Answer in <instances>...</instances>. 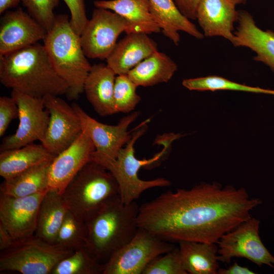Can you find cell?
<instances>
[{"instance_id": "4dcf8cb0", "label": "cell", "mask_w": 274, "mask_h": 274, "mask_svg": "<svg viewBox=\"0 0 274 274\" xmlns=\"http://www.w3.org/2000/svg\"><path fill=\"white\" fill-rule=\"evenodd\" d=\"M138 87L128 75L116 76L114 90L116 113H129L134 109L141 99L136 92Z\"/></svg>"}, {"instance_id": "2e32d148", "label": "cell", "mask_w": 274, "mask_h": 274, "mask_svg": "<svg viewBox=\"0 0 274 274\" xmlns=\"http://www.w3.org/2000/svg\"><path fill=\"white\" fill-rule=\"evenodd\" d=\"M95 151L90 138L82 130L77 139L56 156L49 172L48 189L62 194L68 183L89 161Z\"/></svg>"}, {"instance_id": "e0dca14e", "label": "cell", "mask_w": 274, "mask_h": 274, "mask_svg": "<svg viewBox=\"0 0 274 274\" xmlns=\"http://www.w3.org/2000/svg\"><path fill=\"white\" fill-rule=\"evenodd\" d=\"M231 0H201L198 6L196 19L204 36H219L232 44L235 40L234 23L238 11Z\"/></svg>"}, {"instance_id": "d6a6232c", "label": "cell", "mask_w": 274, "mask_h": 274, "mask_svg": "<svg viewBox=\"0 0 274 274\" xmlns=\"http://www.w3.org/2000/svg\"><path fill=\"white\" fill-rule=\"evenodd\" d=\"M28 13L47 31L52 27L56 15L54 9L58 6L59 0H22Z\"/></svg>"}, {"instance_id": "ab89813d", "label": "cell", "mask_w": 274, "mask_h": 274, "mask_svg": "<svg viewBox=\"0 0 274 274\" xmlns=\"http://www.w3.org/2000/svg\"><path fill=\"white\" fill-rule=\"evenodd\" d=\"M235 5L243 4L245 3L247 0H231Z\"/></svg>"}, {"instance_id": "6da1fadb", "label": "cell", "mask_w": 274, "mask_h": 274, "mask_svg": "<svg viewBox=\"0 0 274 274\" xmlns=\"http://www.w3.org/2000/svg\"><path fill=\"white\" fill-rule=\"evenodd\" d=\"M261 203L244 188L201 183L190 189L161 194L139 207L138 225L169 242L217 244L252 217Z\"/></svg>"}, {"instance_id": "74e56055", "label": "cell", "mask_w": 274, "mask_h": 274, "mask_svg": "<svg viewBox=\"0 0 274 274\" xmlns=\"http://www.w3.org/2000/svg\"><path fill=\"white\" fill-rule=\"evenodd\" d=\"M14 240L4 227L0 223V250L1 251L8 249L13 243Z\"/></svg>"}, {"instance_id": "484cf974", "label": "cell", "mask_w": 274, "mask_h": 274, "mask_svg": "<svg viewBox=\"0 0 274 274\" xmlns=\"http://www.w3.org/2000/svg\"><path fill=\"white\" fill-rule=\"evenodd\" d=\"M177 70L178 65L174 61L157 50L139 63L127 75L138 87H148L168 82Z\"/></svg>"}, {"instance_id": "836d02e7", "label": "cell", "mask_w": 274, "mask_h": 274, "mask_svg": "<svg viewBox=\"0 0 274 274\" xmlns=\"http://www.w3.org/2000/svg\"><path fill=\"white\" fill-rule=\"evenodd\" d=\"M71 13L70 24L75 32L81 35L88 19L86 14L84 0H63Z\"/></svg>"}, {"instance_id": "d4e9b609", "label": "cell", "mask_w": 274, "mask_h": 274, "mask_svg": "<svg viewBox=\"0 0 274 274\" xmlns=\"http://www.w3.org/2000/svg\"><path fill=\"white\" fill-rule=\"evenodd\" d=\"M178 243L182 263L187 273H217L219 265L217 244L190 241Z\"/></svg>"}, {"instance_id": "8d00e7d4", "label": "cell", "mask_w": 274, "mask_h": 274, "mask_svg": "<svg viewBox=\"0 0 274 274\" xmlns=\"http://www.w3.org/2000/svg\"><path fill=\"white\" fill-rule=\"evenodd\" d=\"M218 274H254V271L250 269L247 266H243L238 265L235 262L229 267L223 268H219Z\"/></svg>"}, {"instance_id": "8fae6325", "label": "cell", "mask_w": 274, "mask_h": 274, "mask_svg": "<svg viewBox=\"0 0 274 274\" xmlns=\"http://www.w3.org/2000/svg\"><path fill=\"white\" fill-rule=\"evenodd\" d=\"M11 96L19 110L18 127L13 134L5 137L1 151L19 148L44 139L49 121V113L46 109L44 97L31 96L12 90Z\"/></svg>"}, {"instance_id": "d590c367", "label": "cell", "mask_w": 274, "mask_h": 274, "mask_svg": "<svg viewBox=\"0 0 274 274\" xmlns=\"http://www.w3.org/2000/svg\"><path fill=\"white\" fill-rule=\"evenodd\" d=\"M201 0H174L180 12L189 20H195L198 6Z\"/></svg>"}, {"instance_id": "7a4b0ae2", "label": "cell", "mask_w": 274, "mask_h": 274, "mask_svg": "<svg viewBox=\"0 0 274 274\" xmlns=\"http://www.w3.org/2000/svg\"><path fill=\"white\" fill-rule=\"evenodd\" d=\"M0 81L12 90L36 97L66 95L68 91L44 45L39 43L0 56Z\"/></svg>"}, {"instance_id": "30bf717a", "label": "cell", "mask_w": 274, "mask_h": 274, "mask_svg": "<svg viewBox=\"0 0 274 274\" xmlns=\"http://www.w3.org/2000/svg\"><path fill=\"white\" fill-rule=\"evenodd\" d=\"M72 106L80 118L83 131L94 145L95 151L92 160L98 163L115 160L121 149L131 139L133 130L128 131V128L140 113L134 112L123 117L118 124L111 125L92 118L76 103Z\"/></svg>"}, {"instance_id": "ac0fdd59", "label": "cell", "mask_w": 274, "mask_h": 274, "mask_svg": "<svg viewBox=\"0 0 274 274\" xmlns=\"http://www.w3.org/2000/svg\"><path fill=\"white\" fill-rule=\"evenodd\" d=\"M236 22L233 45L250 49L256 54L254 60L266 64L274 72V31L260 28L251 14L244 10L238 11Z\"/></svg>"}, {"instance_id": "5bb4252c", "label": "cell", "mask_w": 274, "mask_h": 274, "mask_svg": "<svg viewBox=\"0 0 274 274\" xmlns=\"http://www.w3.org/2000/svg\"><path fill=\"white\" fill-rule=\"evenodd\" d=\"M47 191L20 197L0 193V223L14 241L35 235L40 206Z\"/></svg>"}, {"instance_id": "8992f818", "label": "cell", "mask_w": 274, "mask_h": 274, "mask_svg": "<svg viewBox=\"0 0 274 274\" xmlns=\"http://www.w3.org/2000/svg\"><path fill=\"white\" fill-rule=\"evenodd\" d=\"M61 194L68 210L86 222L119 196V188L113 175L91 160L77 173Z\"/></svg>"}, {"instance_id": "7c38bea8", "label": "cell", "mask_w": 274, "mask_h": 274, "mask_svg": "<svg viewBox=\"0 0 274 274\" xmlns=\"http://www.w3.org/2000/svg\"><path fill=\"white\" fill-rule=\"evenodd\" d=\"M127 28L126 21L118 14L101 8L94 10L80 36L86 57L106 59L116 46L119 36L126 32Z\"/></svg>"}, {"instance_id": "f1b7e54d", "label": "cell", "mask_w": 274, "mask_h": 274, "mask_svg": "<svg viewBox=\"0 0 274 274\" xmlns=\"http://www.w3.org/2000/svg\"><path fill=\"white\" fill-rule=\"evenodd\" d=\"M102 270V264L83 247L59 261L51 274H98Z\"/></svg>"}, {"instance_id": "ffe728a7", "label": "cell", "mask_w": 274, "mask_h": 274, "mask_svg": "<svg viewBox=\"0 0 274 274\" xmlns=\"http://www.w3.org/2000/svg\"><path fill=\"white\" fill-rule=\"evenodd\" d=\"M116 74L107 64H95L85 80L84 91L96 112L105 117L116 113L114 100Z\"/></svg>"}, {"instance_id": "52a82bcc", "label": "cell", "mask_w": 274, "mask_h": 274, "mask_svg": "<svg viewBox=\"0 0 274 274\" xmlns=\"http://www.w3.org/2000/svg\"><path fill=\"white\" fill-rule=\"evenodd\" d=\"M74 251L49 243L35 235L14 241L1 251L0 271L22 274H51L56 265Z\"/></svg>"}, {"instance_id": "ba28073f", "label": "cell", "mask_w": 274, "mask_h": 274, "mask_svg": "<svg viewBox=\"0 0 274 274\" xmlns=\"http://www.w3.org/2000/svg\"><path fill=\"white\" fill-rule=\"evenodd\" d=\"M175 247L139 227L132 238L102 264V274H142L152 260Z\"/></svg>"}, {"instance_id": "5b68a950", "label": "cell", "mask_w": 274, "mask_h": 274, "mask_svg": "<svg viewBox=\"0 0 274 274\" xmlns=\"http://www.w3.org/2000/svg\"><path fill=\"white\" fill-rule=\"evenodd\" d=\"M150 120V118L145 120L133 129L131 139L121 149L115 160L98 163L115 178L119 188L120 199L124 204H128L135 201L144 191L148 189L167 187L171 184L169 180L163 178L143 180L138 176V172L142 167L152 168L160 163L166 155L172 143L181 137L180 134H168L165 139L161 141L163 148L160 152L150 159L136 158L134 155L135 143L147 131V124Z\"/></svg>"}, {"instance_id": "9c48e42d", "label": "cell", "mask_w": 274, "mask_h": 274, "mask_svg": "<svg viewBox=\"0 0 274 274\" xmlns=\"http://www.w3.org/2000/svg\"><path fill=\"white\" fill-rule=\"evenodd\" d=\"M259 220L250 218L223 235L218 244V259L229 264L234 257L245 258L259 266L274 268V257L261 241Z\"/></svg>"}, {"instance_id": "cb8c5ba5", "label": "cell", "mask_w": 274, "mask_h": 274, "mask_svg": "<svg viewBox=\"0 0 274 274\" xmlns=\"http://www.w3.org/2000/svg\"><path fill=\"white\" fill-rule=\"evenodd\" d=\"M68 211L62 194L55 190L48 189L40 206L35 235L55 244Z\"/></svg>"}, {"instance_id": "44dd1931", "label": "cell", "mask_w": 274, "mask_h": 274, "mask_svg": "<svg viewBox=\"0 0 274 274\" xmlns=\"http://www.w3.org/2000/svg\"><path fill=\"white\" fill-rule=\"evenodd\" d=\"M96 8L113 11L126 21V34H150L161 29L155 21L149 0H98L93 2Z\"/></svg>"}, {"instance_id": "d6986e66", "label": "cell", "mask_w": 274, "mask_h": 274, "mask_svg": "<svg viewBox=\"0 0 274 274\" xmlns=\"http://www.w3.org/2000/svg\"><path fill=\"white\" fill-rule=\"evenodd\" d=\"M157 43L144 33H131L117 43L106 59L116 75H127L139 63L157 51Z\"/></svg>"}, {"instance_id": "4fadbf2b", "label": "cell", "mask_w": 274, "mask_h": 274, "mask_svg": "<svg viewBox=\"0 0 274 274\" xmlns=\"http://www.w3.org/2000/svg\"><path fill=\"white\" fill-rule=\"evenodd\" d=\"M45 106L49 121L41 144L51 153L57 155L69 147L82 132L80 118L72 106L58 96L46 95Z\"/></svg>"}, {"instance_id": "f35d334b", "label": "cell", "mask_w": 274, "mask_h": 274, "mask_svg": "<svg viewBox=\"0 0 274 274\" xmlns=\"http://www.w3.org/2000/svg\"><path fill=\"white\" fill-rule=\"evenodd\" d=\"M22 0H0V13L17 6Z\"/></svg>"}, {"instance_id": "4316f807", "label": "cell", "mask_w": 274, "mask_h": 274, "mask_svg": "<svg viewBox=\"0 0 274 274\" xmlns=\"http://www.w3.org/2000/svg\"><path fill=\"white\" fill-rule=\"evenodd\" d=\"M50 162L32 167L11 178L4 180L0 193L20 197L33 195L48 189Z\"/></svg>"}, {"instance_id": "277c9868", "label": "cell", "mask_w": 274, "mask_h": 274, "mask_svg": "<svg viewBox=\"0 0 274 274\" xmlns=\"http://www.w3.org/2000/svg\"><path fill=\"white\" fill-rule=\"evenodd\" d=\"M43 41L54 69L68 85L66 97L70 100L78 99L84 92L92 66L83 51L80 36L73 29L67 15H56L54 24Z\"/></svg>"}, {"instance_id": "1f68e13d", "label": "cell", "mask_w": 274, "mask_h": 274, "mask_svg": "<svg viewBox=\"0 0 274 274\" xmlns=\"http://www.w3.org/2000/svg\"><path fill=\"white\" fill-rule=\"evenodd\" d=\"M142 274H187L179 247L154 258L146 267Z\"/></svg>"}, {"instance_id": "603a6c76", "label": "cell", "mask_w": 274, "mask_h": 274, "mask_svg": "<svg viewBox=\"0 0 274 274\" xmlns=\"http://www.w3.org/2000/svg\"><path fill=\"white\" fill-rule=\"evenodd\" d=\"M55 157L42 144L32 143L1 151L0 176L4 180L11 178L35 166L52 162Z\"/></svg>"}, {"instance_id": "f546056e", "label": "cell", "mask_w": 274, "mask_h": 274, "mask_svg": "<svg viewBox=\"0 0 274 274\" xmlns=\"http://www.w3.org/2000/svg\"><path fill=\"white\" fill-rule=\"evenodd\" d=\"M86 234V222L68 210L57 233L55 244L75 251L85 247Z\"/></svg>"}, {"instance_id": "3957f363", "label": "cell", "mask_w": 274, "mask_h": 274, "mask_svg": "<svg viewBox=\"0 0 274 274\" xmlns=\"http://www.w3.org/2000/svg\"><path fill=\"white\" fill-rule=\"evenodd\" d=\"M139 211L135 201L124 204L120 196L108 202L86 221L85 249L99 261H107L135 235Z\"/></svg>"}, {"instance_id": "7402d4cb", "label": "cell", "mask_w": 274, "mask_h": 274, "mask_svg": "<svg viewBox=\"0 0 274 274\" xmlns=\"http://www.w3.org/2000/svg\"><path fill=\"white\" fill-rule=\"evenodd\" d=\"M153 17L164 36L178 46L180 41L179 31L197 39L204 35L196 25L178 8L174 0H149Z\"/></svg>"}, {"instance_id": "83f0119b", "label": "cell", "mask_w": 274, "mask_h": 274, "mask_svg": "<svg viewBox=\"0 0 274 274\" xmlns=\"http://www.w3.org/2000/svg\"><path fill=\"white\" fill-rule=\"evenodd\" d=\"M182 85L190 90H232L274 95V90L250 86L215 75L184 79Z\"/></svg>"}, {"instance_id": "e575fe53", "label": "cell", "mask_w": 274, "mask_h": 274, "mask_svg": "<svg viewBox=\"0 0 274 274\" xmlns=\"http://www.w3.org/2000/svg\"><path fill=\"white\" fill-rule=\"evenodd\" d=\"M19 110L12 96L0 97V136H2L11 122L18 118Z\"/></svg>"}, {"instance_id": "9a60e30c", "label": "cell", "mask_w": 274, "mask_h": 274, "mask_svg": "<svg viewBox=\"0 0 274 274\" xmlns=\"http://www.w3.org/2000/svg\"><path fill=\"white\" fill-rule=\"evenodd\" d=\"M5 13L1 20L0 56L44 40L47 31L21 8Z\"/></svg>"}]
</instances>
